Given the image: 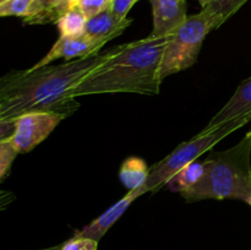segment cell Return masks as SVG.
<instances>
[{"label":"cell","mask_w":251,"mask_h":250,"mask_svg":"<svg viewBox=\"0 0 251 250\" xmlns=\"http://www.w3.org/2000/svg\"><path fill=\"white\" fill-rule=\"evenodd\" d=\"M203 173H205L203 163L194 161L183 167L176 175L172 176L171 180L167 183V188L171 191L183 193V191L188 190V189L193 188L195 184H198L203 176Z\"/></svg>","instance_id":"14"},{"label":"cell","mask_w":251,"mask_h":250,"mask_svg":"<svg viewBox=\"0 0 251 250\" xmlns=\"http://www.w3.org/2000/svg\"><path fill=\"white\" fill-rule=\"evenodd\" d=\"M60 250H98V240L74 235L60 245Z\"/></svg>","instance_id":"20"},{"label":"cell","mask_w":251,"mask_h":250,"mask_svg":"<svg viewBox=\"0 0 251 250\" xmlns=\"http://www.w3.org/2000/svg\"><path fill=\"white\" fill-rule=\"evenodd\" d=\"M65 119L64 115L51 112H28L15 119V132L7 142L19 151L27 153L43 142Z\"/></svg>","instance_id":"6"},{"label":"cell","mask_w":251,"mask_h":250,"mask_svg":"<svg viewBox=\"0 0 251 250\" xmlns=\"http://www.w3.org/2000/svg\"><path fill=\"white\" fill-rule=\"evenodd\" d=\"M212 1H213V0H199L200 5L202 6V9H205L206 6H208V5H210Z\"/></svg>","instance_id":"22"},{"label":"cell","mask_w":251,"mask_h":250,"mask_svg":"<svg viewBox=\"0 0 251 250\" xmlns=\"http://www.w3.org/2000/svg\"><path fill=\"white\" fill-rule=\"evenodd\" d=\"M168 43L167 37L149 36L125 43L124 48L96 68L73 91L74 98L102 93L158 95L162 58Z\"/></svg>","instance_id":"2"},{"label":"cell","mask_w":251,"mask_h":250,"mask_svg":"<svg viewBox=\"0 0 251 250\" xmlns=\"http://www.w3.org/2000/svg\"><path fill=\"white\" fill-rule=\"evenodd\" d=\"M87 17L77 6L69 10L58 20L59 33L60 37H80L85 34Z\"/></svg>","instance_id":"15"},{"label":"cell","mask_w":251,"mask_h":250,"mask_svg":"<svg viewBox=\"0 0 251 250\" xmlns=\"http://www.w3.org/2000/svg\"><path fill=\"white\" fill-rule=\"evenodd\" d=\"M249 123H251V114L243 115L229 122L222 123L213 129L202 130L198 136L179 145L172 153L150 168L149 178L144 186L146 193L159 190L162 186L167 185L172 176L176 175L183 167L198 161L199 157L212 149L213 145Z\"/></svg>","instance_id":"4"},{"label":"cell","mask_w":251,"mask_h":250,"mask_svg":"<svg viewBox=\"0 0 251 250\" xmlns=\"http://www.w3.org/2000/svg\"><path fill=\"white\" fill-rule=\"evenodd\" d=\"M78 0H33L25 24L46 25L58 22L64 14L75 7Z\"/></svg>","instance_id":"12"},{"label":"cell","mask_w":251,"mask_h":250,"mask_svg":"<svg viewBox=\"0 0 251 250\" xmlns=\"http://www.w3.org/2000/svg\"><path fill=\"white\" fill-rule=\"evenodd\" d=\"M107 42L95 39L92 37L83 34L80 37H59L58 41L54 43L50 50L46 54L42 60L32 66L33 69L41 68V66L49 65L51 61L56 59H82L86 56L93 55V54L100 51L102 47H104Z\"/></svg>","instance_id":"7"},{"label":"cell","mask_w":251,"mask_h":250,"mask_svg":"<svg viewBox=\"0 0 251 250\" xmlns=\"http://www.w3.org/2000/svg\"><path fill=\"white\" fill-rule=\"evenodd\" d=\"M149 174L150 169L144 159L139 157H129L120 167L119 178L123 185L131 191L145 186Z\"/></svg>","instance_id":"13"},{"label":"cell","mask_w":251,"mask_h":250,"mask_svg":"<svg viewBox=\"0 0 251 250\" xmlns=\"http://www.w3.org/2000/svg\"><path fill=\"white\" fill-rule=\"evenodd\" d=\"M144 194H146V190H145L144 186L140 189H136V190L129 191L124 198H122L119 201H117L114 205L110 206L108 210H105L104 212L100 216H98L96 220H93L92 222L88 223L87 225H85L82 229L77 230V232L75 233V235H77V237L92 238V239L100 242V240L102 239L103 235L108 232V229H109V228L122 217L123 213L130 207V205H131L137 198L144 195Z\"/></svg>","instance_id":"9"},{"label":"cell","mask_w":251,"mask_h":250,"mask_svg":"<svg viewBox=\"0 0 251 250\" xmlns=\"http://www.w3.org/2000/svg\"><path fill=\"white\" fill-rule=\"evenodd\" d=\"M248 1L249 0H213L205 9L212 12L222 26L229 17H232L235 12H238V10Z\"/></svg>","instance_id":"16"},{"label":"cell","mask_w":251,"mask_h":250,"mask_svg":"<svg viewBox=\"0 0 251 250\" xmlns=\"http://www.w3.org/2000/svg\"><path fill=\"white\" fill-rule=\"evenodd\" d=\"M249 205H250V206H251V200H250V202H249Z\"/></svg>","instance_id":"24"},{"label":"cell","mask_w":251,"mask_h":250,"mask_svg":"<svg viewBox=\"0 0 251 250\" xmlns=\"http://www.w3.org/2000/svg\"><path fill=\"white\" fill-rule=\"evenodd\" d=\"M247 114H251V76L249 78H245L238 86L234 95L223 105L220 112L213 115L203 130L213 129L222 123L229 122Z\"/></svg>","instance_id":"10"},{"label":"cell","mask_w":251,"mask_h":250,"mask_svg":"<svg viewBox=\"0 0 251 250\" xmlns=\"http://www.w3.org/2000/svg\"><path fill=\"white\" fill-rule=\"evenodd\" d=\"M153 12L152 37H167L188 19L186 0H151Z\"/></svg>","instance_id":"8"},{"label":"cell","mask_w":251,"mask_h":250,"mask_svg":"<svg viewBox=\"0 0 251 250\" xmlns=\"http://www.w3.org/2000/svg\"><path fill=\"white\" fill-rule=\"evenodd\" d=\"M220 26L217 17L207 9L188 16L185 22L168 36L159 69L161 80L191 68L198 60L203 39Z\"/></svg>","instance_id":"5"},{"label":"cell","mask_w":251,"mask_h":250,"mask_svg":"<svg viewBox=\"0 0 251 250\" xmlns=\"http://www.w3.org/2000/svg\"><path fill=\"white\" fill-rule=\"evenodd\" d=\"M139 0H112L110 10L120 19H127V14Z\"/></svg>","instance_id":"21"},{"label":"cell","mask_w":251,"mask_h":250,"mask_svg":"<svg viewBox=\"0 0 251 250\" xmlns=\"http://www.w3.org/2000/svg\"><path fill=\"white\" fill-rule=\"evenodd\" d=\"M110 5H112V0H78L76 6L83 12V15L88 20L100 12L109 9Z\"/></svg>","instance_id":"19"},{"label":"cell","mask_w":251,"mask_h":250,"mask_svg":"<svg viewBox=\"0 0 251 250\" xmlns=\"http://www.w3.org/2000/svg\"><path fill=\"white\" fill-rule=\"evenodd\" d=\"M124 46L112 47L61 65L7 74L0 81V122H15L28 112H51L70 117L80 107L71 91Z\"/></svg>","instance_id":"1"},{"label":"cell","mask_w":251,"mask_h":250,"mask_svg":"<svg viewBox=\"0 0 251 250\" xmlns=\"http://www.w3.org/2000/svg\"><path fill=\"white\" fill-rule=\"evenodd\" d=\"M131 20L120 19L109 9L87 20L85 34L100 41L109 42L122 34L131 25Z\"/></svg>","instance_id":"11"},{"label":"cell","mask_w":251,"mask_h":250,"mask_svg":"<svg viewBox=\"0 0 251 250\" xmlns=\"http://www.w3.org/2000/svg\"><path fill=\"white\" fill-rule=\"evenodd\" d=\"M19 151L7 141H0V179L4 180L9 174L11 164Z\"/></svg>","instance_id":"18"},{"label":"cell","mask_w":251,"mask_h":250,"mask_svg":"<svg viewBox=\"0 0 251 250\" xmlns=\"http://www.w3.org/2000/svg\"><path fill=\"white\" fill-rule=\"evenodd\" d=\"M33 0H5L0 2V16L26 17Z\"/></svg>","instance_id":"17"},{"label":"cell","mask_w":251,"mask_h":250,"mask_svg":"<svg viewBox=\"0 0 251 250\" xmlns=\"http://www.w3.org/2000/svg\"><path fill=\"white\" fill-rule=\"evenodd\" d=\"M205 173L181 196L189 202L205 199L251 200V129L239 144L226 151L211 152L203 162Z\"/></svg>","instance_id":"3"},{"label":"cell","mask_w":251,"mask_h":250,"mask_svg":"<svg viewBox=\"0 0 251 250\" xmlns=\"http://www.w3.org/2000/svg\"><path fill=\"white\" fill-rule=\"evenodd\" d=\"M5 1V0H0V2H4Z\"/></svg>","instance_id":"23"}]
</instances>
